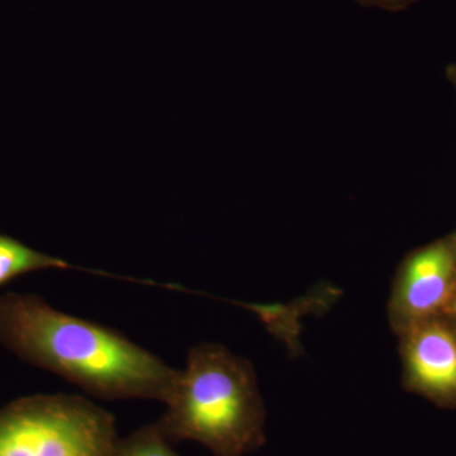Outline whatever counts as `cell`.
I'll use <instances>...</instances> for the list:
<instances>
[{
    "mask_svg": "<svg viewBox=\"0 0 456 456\" xmlns=\"http://www.w3.org/2000/svg\"><path fill=\"white\" fill-rule=\"evenodd\" d=\"M0 338L20 358L104 399L164 402L178 373L119 332L27 294L0 296Z\"/></svg>",
    "mask_w": 456,
    "mask_h": 456,
    "instance_id": "6da1fadb",
    "label": "cell"
},
{
    "mask_svg": "<svg viewBox=\"0 0 456 456\" xmlns=\"http://www.w3.org/2000/svg\"><path fill=\"white\" fill-rule=\"evenodd\" d=\"M164 403L169 440L202 444L216 456H248L265 444L266 412L253 364L217 344L189 353Z\"/></svg>",
    "mask_w": 456,
    "mask_h": 456,
    "instance_id": "7a4b0ae2",
    "label": "cell"
},
{
    "mask_svg": "<svg viewBox=\"0 0 456 456\" xmlns=\"http://www.w3.org/2000/svg\"><path fill=\"white\" fill-rule=\"evenodd\" d=\"M114 417L77 395H33L0 410V456H112Z\"/></svg>",
    "mask_w": 456,
    "mask_h": 456,
    "instance_id": "3957f363",
    "label": "cell"
},
{
    "mask_svg": "<svg viewBox=\"0 0 456 456\" xmlns=\"http://www.w3.org/2000/svg\"><path fill=\"white\" fill-rule=\"evenodd\" d=\"M456 294V232L416 248L395 273L389 297V325L399 336L432 318L444 317Z\"/></svg>",
    "mask_w": 456,
    "mask_h": 456,
    "instance_id": "277c9868",
    "label": "cell"
},
{
    "mask_svg": "<svg viewBox=\"0 0 456 456\" xmlns=\"http://www.w3.org/2000/svg\"><path fill=\"white\" fill-rule=\"evenodd\" d=\"M402 384L441 408H456V338L445 317L399 335Z\"/></svg>",
    "mask_w": 456,
    "mask_h": 456,
    "instance_id": "5b68a950",
    "label": "cell"
},
{
    "mask_svg": "<svg viewBox=\"0 0 456 456\" xmlns=\"http://www.w3.org/2000/svg\"><path fill=\"white\" fill-rule=\"evenodd\" d=\"M47 269H75V266L0 233V287L20 275Z\"/></svg>",
    "mask_w": 456,
    "mask_h": 456,
    "instance_id": "8992f818",
    "label": "cell"
},
{
    "mask_svg": "<svg viewBox=\"0 0 456 456\" xmlns=\"http://www.w3.org/2000/svg\"><path fill=\"white\" fill-rule=\"evenodd\" d=\"M169 441L158 425L145 426L119 439L112 456H180L171 449Z\"/></svg>",
    "mask_w": 456,
    "mask_h": 456,
    "instance_id": "52a82bcc",
    "label": "cell"
},
{
    "mask_svg": "<svg viewBox=\"0 0 456 456\" xmlns=\"http://www.w3.org/2000/svg\"><path fill=\"white\" fill-rule=\"evenodd\" d=\"M362 7L383 9V11H404L413 4L416 0H355Z\"/></svg>",
    "mask_w": 456,
    "mask_h": 456,
    "instance_id": "ba28073f",
    "label": "cell"
},
{
    "mask_svg": "<svg viewBox=\"0 0 456 456\" xmlns=\"http://www.w3.org/2000/svg\"><path fill=\"white\" fill-rule=\"evenodd\" d=\"M448 77L450 82L452 83V86H454L456 89V64L450 66L448 69Z\"/></svg>",
    "mask_w": 456,
    "mask_h": 456,
    "instance_id": "9c48e42d",
    "label": "cell"
},
{
    "mask_svg": "<svg viewBox=\"0 0 456 456\" xmlns=\"http://www.w3.org/2000/svg\"><path fill=\"white\" fill-rule=\"evenodd\" d=\"M448 321L450 327H452V332H454V336L456 338V314H448V316H444Z\"/></svg>",
    "mask_w": 456,
    "mask_h": 456,
    "instance_id": "30bf717a",
    "label": "cell"
},
{
    "mask_svg": "<svg viewBox=\"0 0 456 456\" xmlns=\"http://www.w3.org/2000/svg\"><path fill=\"white\" fill-rule=\"evenodd\" d=\"M456 314V294L454 297V299H452V305H450L448 314H445V316H448V314Z\"/></svg>",
    "mask_w": 456,
    "mask_h": 456,
    "instance_id": "8fae6325",
    "label": "cell"
},
{
    "mask_svg": "<svg viewBox=\"0 0 456 456\" xmlns=\"http://www.w3.org/2000/svg\"><path fill=\"white\" fill-rule=\"evenodd\" d=\"M455 232H456V231H455Z\"/></svg>",
    "mask_w": 456,
    "mask_h": 456,
    "instance_id": "7c38bea8",
    "label": "cell"
}]
</instances>
